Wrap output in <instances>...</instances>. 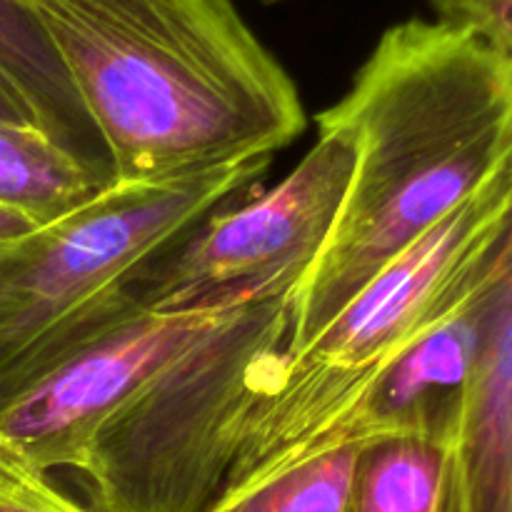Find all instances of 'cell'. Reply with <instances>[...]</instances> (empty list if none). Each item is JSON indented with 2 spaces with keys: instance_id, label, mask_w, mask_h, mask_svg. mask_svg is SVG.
<instances>
[{
  "instance_id": "obj_1",
  "label": "cell",
  "mask_w": 512,
  "mask_h": 512,
  "mask_svg": "<svg viewBox=\"0 0 512 512\" xmlns=\"http://www.w3.org/2000/svg\"><path fill=\"white\" fill-rule=\"evenodd\" d=\"M318 128L355 143V168L325 248L288 298L295 353L345 303L512 168V58L475 33L410 18L380 35Z\"/></svg>"
},
{
  "instance_id": "obj_2",
  "label": "cell",
  "mask_w": 512,
  "mask_h": 512,
  "mask_svg": "<svg viewBox=\"0 0 512 512\" xmlns=\"http://www.w3.org/2000/svg\"><path fill=\"white\" fill-rule=\"evenodd\" d=\"M73 83L113 183L273 158L308 125L233 0H20Z\"/></svg>"
},
{
  "instance_id": "obj_3",
  "label": "cell",
  "mask_w": 512,
  "mask_h": 512,
  "mask_svg": "<svg viewBox=\"0 0 512 512\" xmlns=\"http://www.w3.org/2000/svg\"><path fill=\"white\" fill-rule=\"evenodd\" d=\"M512 273V168L375 275L295 353L253 370L235 458L215 503L285 473L418 340Z\"/></svg>"
},
{
  "instance_id": "obj_4",
  "label": "cell",
  "mask_w": 512,
  "mask_h": 512,
  "mask_svg": "<svg viewBox=\"0 0 512 512\" xmlns=\"http://www.w3.org/2000/svg\"><path fill=\"white\" fill-rule=\"evenodd\" d=\"M273 158L155 183H110L0 248V408L133 310L125 285L210 215L258 188Z\"/></svg>"
},
{
  "instance_id": "obj_5",
  "label": "cell",
  "mask_w": 512,
  "mask_h": 512,
  "mask_svg": "<svg viewBox=\"0 0 512 512\" xmlns=\"http://www.w3.org/2000/svg\"><path fill=\"white\" fill-rule=\"evenodd\" d=\"M288 298L223 313L105 418L78 470L90 512H208L233 465L250 375L288 343Z\"/></svg>"
},
{
  "instance_id": "obj_6",
  "label": "cell",
  "mask_w": 512,
  "mask_h": 512,
  "mask_svg": "<svg viewBox=\"0 0 512 512\" xmlns=\"http://www.w3.org/2000/svg\"><path fill=\"white\" fill-rule=\"evenodd\" d=\"M355 143L318 128V140L265 195L190 230L128 283L145 313H225L290 295L318 260L355 168Z\"/></svg>"
},
{
  "instance_id": "obj_7",
  "label": "cell",
  "mask_w": 512,
  "mask_h": 512,
  "mask_svg": "<svg viewBox=\"0 0 512 512\" xmlns=\"http://www.w3.org/2000/svg\"><path fill=\"white\" fill-rule=\"evenodd\" d=\"M220 315L138 310L5 403L0 435L43 473H78L105 418Z\"/></svg>"
},
{
  "instance_id": "obj_8",
  "label": "cell",
  "mask_w": 512,
  "mask_h": 512,
  "mask_svg": "<svg viewBox=\"0 0 512 512\" xmlns=\"http://www.w3.org/2000/svg\"><path fill=\"white\" fill-rule=\"evenodd\" d=\"M443 512H512V273L490 293L448 425Z\"/></svg>"
},
{
  "instance_id": "obj_9",
  "label": "cell",
  "mask_w": 512,
  "mask_h": 512,
  "mask_svg": "<svg viewBox=\"0 0 512 512\" xmlns=\"http://www.w3.org/2000/svg\"><path fill=\"white\" fill-rule=\"evenodd\" d=\"M0 83L30 123L80 165L113 180L108 155L38 20L20 0H0Z\"/></svg>"
},
{
  "instance_id": "obj_10",
  "label": "cell",
  "mask_w": 512,
  "mask_h": 512,
  "mask_svg": "<svg viewBox=\"0 0 512 512\" xmlns=\"http://www.w3.org/2000/svg\"><path fill=\"white\" fill-rule=\"evenodd\" d=\"M448 425L365 445L355 460L350 512H443Z\"/></svg>"
},
{
  "instance_id": "obj_11",
  "label": "cell",
  "mask_w": 512,
  "mask_h": 512,
  "mask_svg": "<svg viewBox=\"0 0 512 512\" xmlns=\"http://www.w3.org/2000/svg\"><path fill=\"white\" fill-rule=\"evenodd\" d=\"M98 175L33 125L0 120V205L38 223L60 218L105 188Z\"/></svg>"
},
{
  "instance_id": "obj_12",
  "label": "cell",
  "mask_w": 512,
  "mask_h": 512,
  "mask_svg": "<svg viewBox=\"0 0 512 512\" xmlns=\"http://www.w3.org/2000/svg\"><path fill=\"white\" fill-rule=\"evenodd\" d=\"M363 448H340L300 463L208 512H350V483Z\"/></svg>"
},
{
  "instance_id": "obj_13",
  "label": "cell",
  "mask_w": 512,
  "mask_h": 512,
  "mask_svg": "<svg viewBox=\"0 0 512 512\" xmlns=\"http://www.w3.org/2000/svg\"><path fill=\"white\" fill-rule=\"evenodd\" d=\"M0 435V512H90Z\"/></svg>"
},
{
  "instance_id": "obj_14",
  "label": "cell",
  "mask_w": 512,
  "mask_h": 512,
  "mask_svg": "<svg viewBox=\"0 0 512 512\" xmlns=\"http://www.w3.org/2000/svg\"><path fill=\"white\" fill-rule=\"evenodd\" d=\"M440 23L475 33L512 58V0H433Z\"/></svg>"
},
{
  "instance_id": "obj_15",
  "label": "cell",
  "mask_w": 512,
  "mask_h": 512,
  "mask_svg": "<svg viewBox=\"0 0 512 512\" xmlns=\"http://www.w3.org/2000/svg\"><path fill=\"white\" fill-rule=\"evenodd\" d=\"M38 225L43 223L33 220L30 215L20 213V210L8 208V205H0V248L20 240L23 235H28L30 230L38 228Z\"/></svg>"
},
{
  "instance_id": "obj_16",
  "label": "cell",
  "mask_w": 512,
  "mask_h": 512,
  "mask_svg": "<svg viewBox=\"0 0 512 512\" xmlns=\"http://www.w3.org/2000/svg\"><path fill=\"white\" fill-rule=\"evenodd\" d=\"M0 120H3V123H13V125H33L30 123L28 113L23 110V105L13 98V93H10L3 83H0Z\"/></svg>"
}]
</instances>
